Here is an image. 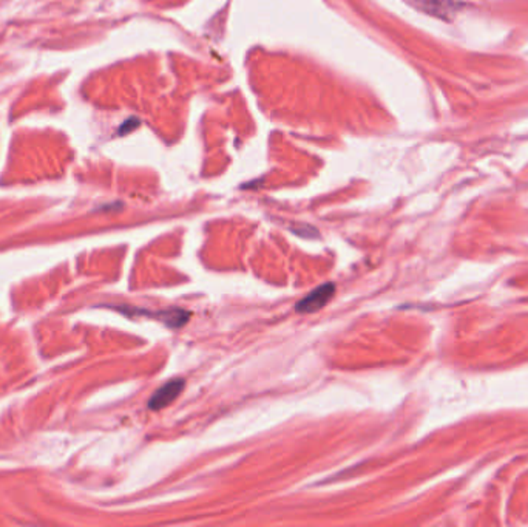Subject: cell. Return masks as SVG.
Listing matches in <instances>:
<instances>
[{
    "label": "cell",
    "instance_id": "3",
    "mask_svg": "<svg viewBox=\"0 0 528 527\" xmlns=\"http://www.w3.org/2000/svg\"><path fill=\"white\" fill-rule=\"evenodd\" d=\"M158 316H160L158 319H161L170 328H181V326L189 322L190 312L181 310V308H172V310L160 312Z\"/></svg>",
    "mask_w": 528,
    "mask_h": 527
},
{
    "label": "cell",
    "instance_id": "4",
    "mask_svg": "<svg viewBox=\"0 0 528 527\" xmlns=\"http://www.w3.org/2000/svg\"><path fill=\"white\" fill-rule=\"evenodd\" d=\"M292 232L297 235H300V237H305V238L318 237L317 229L312 228V226H307V224H299L297 228H292Z\"/></svg>",
    "mask_w": 528,
    "mask_h": 527
},
{
    "label": "cell",
    "instance_id": "2",
    "mask_svg": "<svg viewBox=\"0 0 528 527\" xmlns=\"http://www.w3.org/2000/svg\"><path fill=\"white\" fill-rule=\"evenodd\" d=\"M184 385L186 382L183 379H173L170 380V382L164 384L149 399V408L161 410L167 407V405L172 404L175 399L181 395V391L184 390Z\"/></svg>",
    "mask_w": 528,
    "mask_h": 527
},
{
    "label": "cell",
    "instance_id": "1",
    "mask_svg": "<svg viewBox=\"0 0 528 527\" xmlns=\"http://www.w3.org/2000/svg\"><path fill=\"white\" fill-rule=\"evenodd\" d=\"M336 294V284L334 283H325L321 286L315 288L311 294H307L305 299H301L299 304L295 305L297 312L309 314L320 311L321 308L329 304V300Z\"/></svg>",
    "mask_w": 528,
    "mask_h": 527
}]
</instances>
